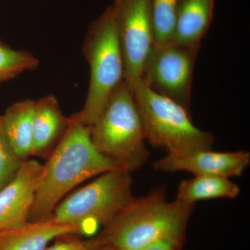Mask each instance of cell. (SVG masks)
Here are the masks:
<instances>
[{"mask_svg": "<svg viewBox=\"0 0 250 250\" xmlns=\"http://www.w3.org/2000/svg\"><path fill=\"white\" fill-rule=\"evenodd\" d=\"M118 166L94 146L90 127L70 117L65 134L48 161L42 165L35 200L28 221L49 218L54 208L74 188Z\"/></svg>", "mask_w": 250, "mask_h": 250, "instance_id": "6da1fadb", "label": "cell"}, {"mask_svg": "<svg viewBox=\"0 0 250 250\" xmlns=\"http://www.w3.org/2000/svg\"><path fill=\"white\" fill-rule=\"evenodd\" d=\"M193 208L175 199L169 201L163 188L134 197L106 225L103 244L115 250H139L160 240L182 245Z\"/></svg>", "mask_w": 250, "mask_h": 250, "instance_id": "7a4b0ae2", "label": "cell"}, {"mask_svg": "<svg viewBox=\"0 0 250 250\" xmlns=\"http://www.w3.org/2000/svg\"><path fill=\"white\" fill-rule=\"evenodd\" d=\"M90 131L99 152L131 173L149 159L134 93L125 80L112 93Z\"/></svg>", "mask_w": 250, "mask_h": 250, "instance_id": "3957f363", "label": "cell"}, {"mask_svg": "<svg viewBox=\"0 0 250 250\" xmlns=\"http://www.w3.org/2000/svg\"><path fill=\"white\" fill-rule=\"evenodd\" d=\"M146 141L170 155L211 149L213 135L197 128L190 112L141 80L132 88Z\"/></svg>", "mask_w": 250, "mask_h": 250, "instance_id": "277c9868", "label": "cell"}, {"mask_svg": "<svg viewBox=\"0 0 250 250\" xmlns=\"http://www.w3.org/2000/svg\"><path fill=\"white\" fill-rule=\"evenodd\" d=\"M82 53L89 66V85L83 108L73 116L90 127L124 80V60L111 6L90 24Z\"/></svg>", "mask_w": 250, "mask_h": 250, "instance_id": "5b68a950", "label": "cell"}, {"mask_svg": "<svg viewBox=\"0 0 250 250\" xmlns=\"http://www.w3.org/2000/svg\"><path fill=\"white\" fill-rule=\"evenodd\" d=\"M132 184L127 170L117 167L107 171L62 200L49 218L79 225L82 231L107 225L134 197Z\"/></svg>", "mask_w": 250, "mask_h": 250, "instance_id": "8992f818", "label": "cell"}, {"mask_svg": "<svg viewBox=\"0 0 250 250\" xmlns=\"http://www.w3.org/2000/svg\"><path fill=\"white\" fill-rule=\"evenodd\" d=\"M199 49L172 41L154 45L142 80L156 93L174 100L190 112L192 75Z\"/></svg>", "mask_w": 250, "mask_h": 250, "instance_id": "52a82bcc", "label": "cell"}, {"mask_svg": "<svg viewBox=\"0 0 250 250\" xmlns=\"http://www.w3.org/2000/svg\"><path fill=\"white\" fill-rule=\"evenodd\" d=\"M111 7L124 60V80L132 89L142 80L154 45L150 0H115Z\"/></svg>", "mask_w": 250, "mask_h": 250, "instance_id": "ba28073f", "label": "cell"}, {"mask_svg": "<svg viewBox=\"0 0 250 250\" xmlns=\"http://www.w3.org/2000/svg\"><path fill=\"white\" fill-rule=\"evenodd\" d=\"M42 169L37 161L27 159L0 189V233L27 223Z\"/></svg>", "mask_w": 250, "mask_h": 250, "instance_id": "9c48e42d", "label": "cell"}, {"mask_svg": "<svg viewBox=\"0 0 250 250\" xmlns=\"http://www.w3.org/2000/svg\"><path fill=\"white\" fill-rule=\"evenodd\" d=\"M250 154L246 151L214 152L211 149L181 155L167 154L155 161L154 167L165 172L186 171L194 175L239 177L250 165Z\"/></svg>", "mask_w": 250, "mask_h": 250, "instance_id": "30bf717a", "label": "cell"}, {"mask_svg": "<svg viewBox=\"0 0 250 250\" xmlns=\"http://www.w3.org/2000/svg\"><path fill=\"white\" fill-rule=\"evenodd\" d=\"M81 231L79 225L59 223L52 218L28 221L0 233V250H43L55 238Z\"/></svg>", "mask_w": 250, "mask_h": 250, "instance_id": "8fae6325", "label": "cell"}, {"mask_svg": "<svg viewBox=\"0 0 250 250\" xmlns=\"http://www.w3.org/2000/svg\"><path fill=\"white\" fill-rule=\"evenodd\" d=\"M69 123L70 118L62 114L58 100L52 94L35 101L32 117V156L41 155L58 143Z\"/></svg>", "mask_w": 250, "mask_h": 250, "instance_id": "7c38bea8", "label": "cell"}, {"mask_svg": "<svg viewBox=\"0 0 250 250\" xmlns=\"http://www.w3.org/2000/svg\"><path fill=\"white\" fill-rule=\"evenodd\" d=\"M215 0H181L172 42L200 47L213 19Z\"/></svg>", "mask_w": 250, "mask_h": 250, "instance_id": "4fadbf2b", "label": "cell"}, {"mask_svg": "<svg viewBox=\"0 0 250 250\" xmlns=\"http://www.w3.org/2000/svg\"><path fill=\"white\" fill-rule=\"evenodd\" d=\"M35 101L22 100L0 115L5 136L15 154L22 161L32 156V117Z\"/></svg>", "mask_w": 250, "mask_h": 250, "instance_id": "5bb4252c", "label": "cell"}, {"mask_svg": "<svg viewBox=\"0 0 250 250\" xmlns=\"http://www.w3.org/2000/svg\"><path fill=\"white\" fill-rule=\"evenodd\" d=\"M240 188L229 177L222 176L197 175L184 179L177 189V201L189 205L210 199H234L239 195Z\"/></svg>", "mask_w": 250, "mask_h": 250, "instance_id": "9a60e30c", "label": "cell"}, {"mask_svg": "<svg viewBox=\"0 0 250 250\" xmlns=\"http://www.w3.org/2000/svg\"><path fill=\"white\" fill-rule=\"evenodd\" d=\"M39 60L24 49H16L0 40V83L36 70Z\"/></svg>", "mask_w": 250, "mask_h": 250, "instance_id": "2e32d148", "label": "cell"}, {"mask_svg": "<svg viewBox=\"0 0 250 250\" xmlns=\"http://www.w3.org/2000/svg\"><path fill=\"white\" fill-rule=\"evenodd\" d=\"M181 0H150L154 45L172 41Z\"/></svg>", "mask_w": 250, "mask_h": 250, "instance_id": "e0dca14e", "label": "cell"}, {"mask_svg": "<svg viewBox=\"0 0 250 250\" xmlns=\"http://www.w3.org/2000/svg\"><path fill=\"white\" fill-rule=\"evenodd\" d=\"M22 162L10 146L0 122V189L13 179Z\"/></svg>", "mask_w": 250, "mask_h": 250, "instance_id": "ac0fdd59", "label": "cell"}, {"mask_svg": "<svg viewBox=\"0 0 250 250\" xmlns=\"http://www.w3.org/2000/svg\"><path fill=\"white\" fill-rule=\"evenodd\" d=\"M89 246L79 241L59 242L53 246L46 248L43 250H92Z\"/></svg>", "mask_w": 250, "mask_h": 250, "instance_id": "d6986e66", "label": "cell"}, {"mask_svg": "<svg viewBox=\"0 0 250 250\" xmlns=\"http://www.w3.org/2000/svg\"><path fill=\"white\" fill-rule=\"evenodd\" d=\"M182 244L176 242L160 240L153 242L139 250H180Z\"/></svg>", "mask_w": 250, "mask_h": 250, "instance_id": "ffe728a7", "label": "cell"}, {"mask_svg": "<svg viewBox=\"0 0 250 250\" xmlns=\"http://www.w3.org/2000/svg\"><path fill=\"white\" fill-rule=\"evenodd\" d=\"M113 250V248H111V247L104 246V247H103V248H101V249H99V250Z\"/></svg>", "mask_w": 250, "mask_h": 250, "instance_id": "44dd1931", "label": "cell"}]
</instances>
